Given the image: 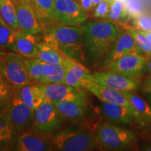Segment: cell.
I'll return each mask as SVG.
<instances>
[{"label":"cell","instance_id":"1","mask_svg":"<svg viewBox=\"0 0 151 151\" xmlns=\"http://www.w3.org/2000/svg\"><path fill=\"white\" fill-rule=\"evenodd\" d=\"M81 27L91 58L98 61L105 59L120 32L118 24L108 19H95L87 20Z\"/></svg>","mask_w":151,"mask_h":151},{"label":"cell","instance_id":"2","mask_svg":"<svg viewBox=\"0 0 151 151\" xmlns=\"http://www.w3.org/2000/svg\"><path fill=\"white\" fill-rule=\"evenodd\" d=\"M83 33L80 25L55 23L43 29V41L64 56L78 62L85 60L83 42Z\"/></svg>","mask_w":151,"mask_h":151},{"label":"cell","instance_id":"3","mask_svg":"<svg viewBox=\"0 0 151 151\" xmlns=\"http://www.w3.org/2000/svg\"><path fill=\"white\" fill-rule=\"evenodd\" d=\"M98 147L108 150H123L129 149L137 142L135 132L110 122H103L95 132Z\"/></svg>","mask_w":151,"mask_h":151},{"label":"cell","instance_id":"4","mask_svg":"<svg viewBox=\"0 0 151 151\" xmlns=\"http://www.w3.org/2000/svg\"><path fill=\"white\" fill-rule=\"evenodd\" d=\"M51 140L57 150L88 151L98 148L95 136L86 129L66 128L56 132Z\"/></svg>","mask_w":151,"mask_h":151},{"label":"cell","instance_id":"5","mask_svg":"<svg viewBox=\"0 0 151 151\" xmlns=\"http://www.w3.org/2000/svg\"><path fill=\"white\" fill-rule=\"evenodd\" d=\"M0 71L15 89H20L32 83L24 57L16 52H4L0 55Z\"/></svg>","mask_w":151,"mask_h":151},{"label":"cell","instance_id":"6","mask_svg":"<svg viewBox=\"0 0 151 151\" xmlns=\"http://www.w3.org/2000/svg\"><path fill=\"white\" fill-rule=\"evenodd\" d=\"M63 120L54 103L46 99L35 111L32 125L34 131L49 136L60 129Z\"/></svg>","mask_w":151,"mask_h":151},{"label":"cell","instance_id":"7","mask_svg":"<svg viewBox=\"0 0 151 151\" xmlns=\"http://www.w3.org/2000/svg\"><path fill=\"white\" fill-rule=\"evenodd\" d=\"M85 90L90 92V93L94 94L101 101H106L120 104L127 107L131 112L133 113L135 118L136 124L139 126L141 129H145L144 124L141 120L140 115L138 113L137 109L134 108L131 102L126 98L125 96L122 94V92L115 90L111 88H107L101 85L94 83L93 81H89L86 85L84 88Z\"/></svg>","mask_w":151,"mask_h":151},{"label":"cell","instance_id":"8","mask_svg":"<svg viewBox=\"0 0 151 151\" xmlns=\"http://www.w3.org/2000/svg\"><path fill=\"white\" fill-rule=\"evenodd\" d=\"M54 9L57 23L65 25H81L89 17L76 0H54Z\"/></svg>","mask_w":151,"mask_h":151},{"label":"cell","instance_id":"9","mask_svg":"<svg viewBox=\"0 0 151 151\" xmlns=\"http://www.w3.org/2000/svg\"><path fill=\"white\" fill-rule=\"evenodd\" d=\"M39 84L46 99L51 101H71L87 104L88 97L83 89L68 86L64 83Z\"/></svg>","mask_w":151,"mask_h":151},{"label":"cell","instance_id":"10","mask_svg":"<svg viewBox=\"0 0 151 151\" xmlns=\"http://www.w3.org/2000/svg\"><path fill=\"white\" fill-rule=\"evenodd\" d=\"M6 113L13 127L17 132H23L32 124L35 111L32 110L22 101L18 89L14 88Z\"/></svg>","mask_w":151,"mask_h":151},{"label":"cell","instance_id":"11","mask_svg":"<svg viewBox=\"0 0 151 151\" xmlns=\"http://www.w3.org/2000/svg\"><path fill=\"white\" fill-rule=\"evenodd\" d=\"M90 80L111 89L120 92H134L139 86L138 78H132L113 71L90 73Z\"/></svg>","mask_w":151,"mask_h":151},{"label":"cell","instance_id":"12","mask_svg":"<svg viewBox=\"0 0 151 151\" xmlns=\"http://www.w3.org/2000/svg\"><path fill=\"white\" fill-rule=\"evenodd\" d=\"M146 56L143 54L131 53L106 65L108 71L132 78H138L142 72Z\"/></svg>","mask_w":151,"mask_h":151},{"label":"cell","instance_id":"13","mask_svg":"<svg viewBox=\"0 0 151 151\" xmlns=\"http://www.w3.org/2000/svg\"><path fill=\"white\" fill-rule=\"evenodd\" d=\"M62 65L65 69L64 83L84 89L86 85L91 81L90 80V73L91 72L81 62L65 56Z\"/></svg>","mask_w":151,"mask_h":151},{"label":"cell","instance_id":"14","mask_svg":"<svg viewBox=\"0 0 151 151\" xmlns=\"http://www.w3.org/2000/svg\"><path fill=\"white\" fill-rule=\"evenodd\" d=\"M20 30L27 35H36L43 32L42 25L37 20L31 4H14Z\"/></svg>","mask_w":151,"mask_h":151},{"label":"cell","instance_id":"15","mask_svg":"<svg viewBox=\"0 0 151 151\" xmlns=\"http://www.w3.org/2000/svg\"><path fill=\"white\" fill-rule=\"evenodd\" d=\"M131 53L142 54L133 36L127 30H120L116 42L104 59V65Z\"/></svg>","mask_w":151,"mask_h":151},{"label":"cell","instance_id":"16","mask_svg":"<svg viewBox=\"0 0 151 151\" xmlns=\"http://www.w3.org/2000/svg\"><path fill=\"white\" fill-rule=\"evenodd\" d=\"M101 109L108 122L115 125L127 127L136 123L133 113L124 106L101 101Z\"/></svg>","mask_w":151,"mask_h":151},{"label":"cell","instance_id":"17","mask_svg":"<svg viewBox=\"0 0 151 151\" xmlns=\"http://www.w3.org/2000/svg\"><path fill=\"white\" fill-rule=\"evenodd\" d=\"M37 132H23L18 141V150L20 151H46L52 150V140Z\"/></svg>","mask_w":151,"mask_h":151},{"label":"cell","instance_id":"18","mask_svg":"<svg viewBox=\"0 0 151 151\" xmlns=\"http://www.w3.org/2000/svg\"><path fill=\"white\" fill-rule=\"evenodd\" d=\"M30 4L43 29L57 23L55 18L54 0H30Z\"/></svg>","mask_w":151,"mask_h":151},{"label":"cell","instance_id":"19","mask_svg":"<svg viewBox=\"0 0 151 151\" xmlns=\"http://www.w3.org/2000/svg\"><path fill=\"white\" fill-rule=\"evenodd\" d=\"M38 42L39 41L37 40L35 35H27L22 32L21 30H17L14 52L24 58H36L39 53Z\"/></svg>","mask_w":151,"mask_h":151},{"label":"cell","instance_id":"20","mask_svg":"<svg viewBox=\"0 0 151 151\" xmlns=\"http://www.w3.org/2000/svg\"><path fill=\"white\" fill-rule=\"evenodd\" d=\"M24 58L29 77L35 82L38 83L40 79L55 73L58 69V65L46 63L37 57L32 58Z\"/></svg>","mask_w":151,"mask_h":151},{"label":"cell","instance_id":"21","mask_svg":"<svg viewBox=\"0 0 151 151\" xmlns=\"http://www.w3.org/2000/svg\"><path fill=\"white\" fill-rule=\"evenodd\" d=\"M62 118L69 120H78L88 112L87 104L71 101H52Z\"/></svg>","mask_w":151,"mask_h":151},{"label":"cell","instance_id":"22","mask_svg":"<svg viewBox=\"0 0 151 151\" xmlns=\"http://www.w3.org/2000/svg\"><path fill=\"white\" fill-rule=\"evenodd\" d=\"M18 90L22 101L33 111H35L46 100L44 94L38 83L35 84L31 83L18 89Z\"/></svg>","mask_w":151,"mask_h":151},{"label":"cell","instance_id":"23","mask_svg":"<svg viewBox=\"0 0 151 151\" xmlns=\"http://www.w3.org/2000/svg\"><path fill=\"white\" fill-rule=\"evenodd\" d=\"M122 94L131 102L140 115L145 129L151 127V107L144 99L133 92H123Z\"/></svg>","mask_w":151,"mask_h":151},{"label":"cell","instance_id":"24","mask_svg":"<svg viewBox=\"0 0 151 151\" xmlns=\"http://www.w3.org/2000/svg\"><path fill=\"white\" fill-rule=\"evenodd\" d=\"M39 53L37 58L46 63L51 65H62L65 56L44 41H39L37 43Z\"/></svg>","mask_w":151,"mask_h":151},{"label":"cell","instance_id":"25","mask_svg":"<svg viewBox=\"0 0 151 151\" xmlns=\"http://www.w3.org/2000/svg\"><path fill=\"white\" fill-rule=\"evenodd\" d=\"M129 13L123 0H113L106 19L118 23L126 24L129 20Z\"/></svg>","mask_w":151,"mask_h":151},{"label":"cell","instance_id":"26","mask_svg":"<svg viewBox=\"0 0 151 151\" xmlns=\"http://www.w3.org/2000/svg\"><path fill=\"white\" fill-rule=\"evenodd\" d=\"M0 14L6 24L15 30H19L20 27L17 20L16 11L14 4L11 0H2L0 3Z\"/></svg>","mask_w":151,"mask_h":151},{"label":"cell","instance_id":"27","mask_svg":"<svg viewBox=\"0 0 151 151\" xmlns=\"http://www.w3.org/2000/svg\"><path fill=\"white\" fill-rule=\"evenodd\" d=\"M17 30L6 24H0V48L14 52Z\"/></svg>","mask_w":151,"mask_h":151},{"label":"cell","instance_id":"28","mask_svg":"<svg viewBox=\"0 0 151 151\" xmlns=\"http://www.w3.org/2000/svg\"><path fill=\"white\" fill-rule=\"evenodd\" d=\"M14 88L9 83L0 71V111L7 112Z\"/></svg>","mask_w":151,"mask_h":151},{"label":"cell","instance_id":"29","mask_svg":"<svg viewBox=\"0 0 151 151\" xmlns=\"http://www.w3.org/2000/svg\"><path fill=\"white\" fill-rule=\"evenodd\" d=\"M123 24L124 25V29L127 30L133 36L138 47L140 48L142 53L144 54L146 58H151V42L148 38L139 30L127 25L126 24Z\"/></svg>","mask_w":151,"mask_h":151},{"label":"cell","instance_id":"30","mask_svg":"<svg viewBox=\"0 0 151 151\" xmlns=\"http://www.w3.org/2000/svg\"><path fill=\"white\" fill-rule=\"evenodd\" d=\"M14 130L7 113L0 111V144L10 141Z\"/></svg>","mask_w":151,"mask_h":151},{"label":"cell","instance_id":"31","mask_svg":"<svg viewBox=\"0 0 151 151\" xmlns=\"http://www.w3.org/2000/svg\"><path fill=\"white\" fill-rule=\"evenodd\" d=\"M64 78H65V69L62 65H58V69L55 72L46 77H43L37 83L46 85L64 83Z\"/></svg>","mask_w":151,"mask_h":151},{"label":"cell","instance_id":"32","mask_svg":"<svg viewBox=\"0 0 151 151\" xmlns=\"http://www.w3.org/2000/svg\"><path fill=\"white\" fill-rule=\"evenodd\" d=\"M113 0L105 1L98 4L92 11V16L94 19H106Z\"/></svg>","mask_w":151,"mask_h":151},{"label":"cell","instance_id":"33","mask_svg":"<svg viewBox=\"0 0 151 151\" xmlns=\"http://www.w3.org/2000/svg\"><path fill=\"white\" fill-rule=\"evenodd\" d=\"M134 18L135 29L141 31L150 32L151 31V18L146 15L139 14L134 17Z\"/></svg>","mask_w":151,"mask_h":151},{"label":"cell","instance_id":"34","mask_svg":"<svg viewBox=\"0 0 151 151\" xmlns=\"http://www.w3.org/2000/svg\"><path fill=\"white\" fill-rule=\"evenodd\" d=\"M79 6L84 13L89 14L92 13L94 8V6L92 0H77Z\"/></svg>","mask_w":151,"mask_h":151},{"label":"cell","instance_id":"35","mask_svg":"<svg viewBox=\"0 0 151 151\" xmlns=\"http://www.w3.org/2000/svg\"><path fill=\"white\" fill-rule=\"evenodd\" d=\"M143 90L147 97L148 98L149 101L151 102V78H149L146 81L143 86Z\"/></svg>","mask_w":151,"mask_h":151},{"label":"cell","instance_id":"36","mask_svg":"<svg viewBox=\"0 0 151 151\" xmlns=\"http://www.w3.org/2000/svg\"><path fill=\"white\" fill-rule=\"evenodd\" d=\"M149 59L146 60L145 62L144 66H143V69L145 70L147 73H148V75L150 76V78H151V58H148Z\"/></svg>","mask_w":151,"mask_h":151},{"label":"cell","instance_id":"37","mask_svg":"<svg viewBox=\"0 0 151 151\" xmlns=\"http://www.w3.org/2000/svg\"><path fill=\"white\" fill-rule=\"evenodd\" d=\"M139 31L141 32H142L143 35L146 36V37L149 39V41H150V42H151V31H150V32H145V31H141V30H139Z\"/></svg>","mask_w":151,"mask_h":151},{"label":"cell","instance_id":"38","mask_svg":"<svg viewBox=\"0 0 151 151\" xmlns=\"http://www.w3.org/2000/svg\"><path fill=\"white\" fill-rule=\"evenodd\" d=\"M142 150L146 151H151V143H149L148 144H146L145 146H143Z\"/></svg>","mask_w":151,"mask_h":151},{"label":"cell","instance_id":"39","mask_svg":"<svg viewBox=\"0 0 151 151\" xmlns=\"http://www.w3.org/2000/svg\"><path fill=\"white\" fill-rule=\"evenodd\" d=\"M92 3H93L94 6H95L97 5L98 4L103 2V1H109V0H92Z\"/></svg>","mask_w":151,"mask_h":151},{"label":"cell","instance_id":"40","mask_svg":"<svg viewBox=\"0 0 151 151\" xmlns=\"http://www.w3.org/2000/svg\"><path fill=\"white\" fill-rule=\"evenodd\" d=\"M20 2L24 4H30V0H20Z\"/></svg>","mask_w":151,"mask_h":151},{"label":"cell","instance_id":"41","mask_svg":"<svg viewBox=\"0 0 151 151\" xmlns=\"http://www.w3.org/2000/svg\"><path fill=\"white\" fill-rule=\"evenodd\" d=\"M0 24H6V22H4V20H3L2 17H1V14H0Z\"/></svg>","mask_w":151,"mask_h":151},{"label":"cell","instance_id":"42","mask_svg":"<svg viewBox=\"0 0 151 151\" xmlns=\"http://www.w3.org/2000/svg\"><path fill=\"white\" fill-rule=\"evenodd\" d=\"M11 1H13V3H14V4L20 2V0H11Z\"/></svg>","mask_w":151,"mask_h":151},{"label":"cell","instance_id":"43","mask_svg":"<svg viewBox=\"0 0 151 151\" xmlns=\"http://www.w3.org/2000/svg\"><path fill=\"white\" fill-rule=\"evenodd\" d=\"M4 52V50H1V48H0V55H1V54H2Z\"/></svg>","mask_w":151,"mask_h":151},{"label":"cell","instance_id":"44","mask_svg":"<svg viewBox=\"0 0 151 151\" xmlns=\"http://www.w3.org/2000/svg\"><path fill=\"white\" fill-rule=\"evenodd\" d=\"M1 1H2V0H0V3H1Z\"/></svg>","mask_w":151,"mask_h":151}]
</instances>
